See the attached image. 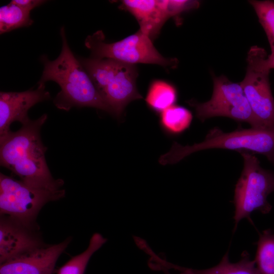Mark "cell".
<instances>
[{"instance_id": "obj_1", "label": "cell", "mask_w": 274, "mask_h": 274, "mask_svg": "<svg viewBox=\"0 0 274 274\" xmlns=\"http://www.w3.org/2000/svg\"><path fill=\"white\" fill-rule=\"evenodd\" d=\"M47 117L43 114L22 125L18 130H11L0 136V163L29 185L58 190L61 189L64 182L52 176L45 159L47 148L40 135Z\"/></svg>"}, {"instance_id": "obj_2", "label": "cell", "mask_w": 274, "mask_h": 274, "mask_svg": "<svg viewBox=\"0 0 274 274\" xmlns=\"http://www.w3.org/2000/svg\"><path fill=\"white\" fill-rule=\"evenodd\" d=\"M60 32L62 41L60 54L54 60L42 56L44 68L39 84L53 81L59 85L61 90L54 98V104L59 109L68 111L73 107H90L112 115L111 108L71 50L64 27Z\"/></svg>"}, {"instance_id": "obj_3", "label": "cell", "mask_w": 274, "mask_h": 274, "mask_svg": "<svg viewBox=\"0 0 274 274\" xmlns=\"http://www.w3.org/2000/svg\"><path fill=\"white\" fill-rule=\"evenodd\" d=\"M209 149L260 154L274 165V128H238L232 132H224L215 127L210 130L201 143L182 146L174 142L169 152L162 155L158 161L163 165L175 164L192 153Z\"/></svg>"}, {"instance_id": "obj_4", "label": "cell", "mask_w": 274, "mask_h": 274, "mask_svg": "<svg viewBox=\"0 0 274 274\" xmlns=\"http://www.w3.org/2000/svg\"><path fill=\"white\" fill-rule=\"evenodd\" d=\"M79 60L111 108L112 115L120 117L129 102L143 98L136 88L138 73L135 65L109 58Z\"/></svg>"}, {"instance_id": "obj_5", "label": "cell", "mask_w": 274, "mask_h": 274, "mask_svg": "<svg viewBox=\"0 0 274 274\" xmlns=\"http://www.w3.org/2000/svg\"><path fill=\"white\" fill-rule=\"evenodd\" d=\"M239 152L244 160V167L234 189L235 228L243 219L251 222L250 215L254 211L269 213L272 206L267 199L274 192V173L261 167L253 154L247 151Z\"/></svg>"}, {"instance_id": "obj_6", "label": "cell", "mask_w": 274, "mask_h": 274, "mask_svg": "<svg viewBox=\"0 0 274 274\" xmlns=\"http://www.w3.org/2000/svg\"><path fill=\"white\" fill-rule=\"evenodd\" d=\"M65 190H50L29 185L0 174V213L26 226L36 229V220L43 207L63 198Z\"/></svg>"}, {"instance_id": "obj_7", "label": "cell", "mask_w": 274, "mask_h": 274, "mask_svg": "<svg viewBox=\"0 0 274 274\" xmlns=\"http://www.w3.org/2000/svg\"><path fill=\"white\" fill-rule=\"evenodd\" d=\"M265 50L252 46L247 55L245 77L240 82L252 110L255 128H274V98L269 81Z\"/></svg>"}, {"instance_id": "obj_8", "label": "cell", "mask_w": 274, "mask_h": 274, "mask_svg": "<svg viewBox=\"0 0 274 274\" xmlns=\"http://www.w3.org/2000/svg\"><path fill=\"white\" fill-rule=\"evenodd\" d=\"M105 39L101 30L86 39L85 45L91 51L92 57L109 58L133 65L149 63L173 67L177 63L176 59L162 56L154 46L152 40L141 30L111 43L105 42Z\"/></svg>"}, {"instance_id": "obj_9", "label": "cell", "mask_w": 274, "mask_h": 274, "mask_svg": "<svg viewBox=\"0 0 274 274\" xmlns=\"http://www.w3.org/2000/svg\"><path fill=\"white\" fill-rule=\"evenodd\" d=\"M211 98L203 103L188 101L194 107L196 117L201 121L222 116L248 123L255 128L252 110L240 83L230 81L225 76L215 77Z\"/></svg>"}, {"instance_id": "obj_10", "label": "cell", "mask_w": 274, "mask_h": 274, "mask_svg": "<svg viewBox=\"0 0 274 274\" xmlns=\"http://www.w3.org/2000/svg\"><path fill=\"white\" fill-rule=\"evenodd\" d=\"M71 241L44 244L1 264L0 274H52L56 263Z\"/></svg>"}, {"instance_id": "obj_11", "label": "cell", "mask_w": 274, "mask_h": 274, "mask_svg": "<svg viewBox=\"0 0 274 274\" xmlns=\"http://www.w3.org/2000/svg\"><path fill=\"white\" fill-rule=\"evenodd\" d=\"M50 95L44 83L39 84L35 90L22 92H0V136L11 131L10 126L15 121L22 125L30 119L28 111L38 102L48 100Z\"/></svg>"}, {"instance_id": "obj_12", "label": "cell", "mask_w": 274, "mask_h": 274, "mask_svg": "<svg viewBox=\"0 0 274 274\" xmlns=\"http://www.w3.org/2000/svg\"><path fill=\"white\" fill-rule=\"evenodd\" d=\"M35 229L1 215L0 264L44 245Z\"/></svg>"}, {"instance_id": "obj_13", "label": "cell", "mask_w": 274, "mask_h": 274, "mask_svg": "<svg viewBox=\"0 0 274 274\" xmlns=\"http://www.w3.org/2000/svg\"><path fill=\"white\" fill-rule=\"evenodd\" d=\"M167 0H123L120 8L129 11L136 19L140 30L152 40L159 35L169 18L166 12Z\"/></svg>"}, {"instance_id": "obj_14", "label": "cell", "mask_w": 274, "mask_h": 274, "mask_svg": "<svg viewBox=\"0 0 274 274\" xmlns=\"http://www.w3.org/2000/svg\"><path fill=\"white\" fill-rule=\"evenodd\" d=\"M176 88L162 80H155L150 84L145 101L148 107L154 112L161 113L174 105L177 99Z\"/></svg>"}, {"instance_id": "obj_15", "label": "cell", "mask_w": 274, "mask_h": 274, "mask_svg": "<svg viewBox=\"0 0 274 274\" xmlns=\"http://www.w3.org/2000/svg\"><path fill=\"white\" fill-rule=\"evenodd\" d=\"M192 120V115L189 110L174 105L160 114L159 124L165 133L174 135L188 128Z\"/></svg>"}, {"instance_id": "obj_16", "label": "cell", "mask_w": 274, "mask_h": 274, "mask_svg": "<svg viewBox=\"0 0 274 274\" xmlns=\"http://www.w3.org/2000/svg\"><path fill=\"white\" fill-rule=\"evenodd\" d=\"M193 271L196 274H260L254 260L250 259L247 251L243 252L241 260L236 263L229 261L226 253L217 265L204 269H193Z\"/></svg>"}, {"instance_id": "obj_17", "label": "cell", "mask_w": 274, "mask_h": 274, "mask_svg": "<svg viewBox=\"0 0 274 274\" xmlns=\"http://www.w3.org/2000/svg\"><path fill=\"white\" fill-rule=\"evenodd\" d=\"M107 239L99 233L91 236L87 249L81 253L71 258L57 270V274H84L88 262L92 255Z\"/></svg>"}, {"instance_id": "obj_18", "label": "cell", "mask_w": 274, "mask_h": 274, "mask_svg": "<svg viewBox=\"0 0 274 274\" xmlns=\"http://www.w3.org/2000/svg\"><path fill=\"white\" fill-rule=\"evenodd\" d=\"M254 261L260 274H274V233L263 231L257 242Z\"/></svg>"}, {"instance_id": "obj_19", "label": "cell", "mask_w": 274, "mask_h": 274, "mask_svg": "<svg viewBox=\"0 0 274 274\" xmlns=\"http://www.w3.org/2000/svg\"><path fill=\"white\" fill-rule=\"evenodd\" d=\"M32 23L30 12L12 2L0 8L1 34L29 26Z\"/></svg>"}, {"instance_id": "obj_20", "label": "cell", "mask_w": 274, "mask_h": 274, "mask_svg": "<svg viewBox=\"0 0 274 274\" xmlns=\"http://www.w3.org/2000/svg\"><path fill=\"white\" fill-rule=\"evenodd\" d=\"M263 27L271 52H274V2L272 1H249Z\"/></svg>"}, {"instance_id": "obj_21", "label": "cell", "mask_w": 274, "mask_h": 274, "mask_svg": "<svg viewBox=\"0 0 274 274\" xmlns=\"http://www.w3.org/2000/svg\"><path fill=\"white\" fill-rule=\"evenodd\" d=\"M199 7L197 1L167 0L166 12L169 18L177 16L181 13Z\"/></svg>"}, {"instance_id": "obj_22", "label": "cell", "mask_w": 274, "mask_h": 274, "mask_svg": "<svg viewBox=\"0 0 274 274\" xmlns=\"http://www.w3.org/2000/svg\"><path fill=\"white\" fill-rule=\"evenodd\" d=\"M42 0H13L11 2L18 5L22 8L30 12L33 9L45 3Z\"/></svg>"}, {"instance_id": "obj_23", "label": "cell", "mask_w": 274, "mask_h": 274, "mask_svg": "<svg viewBox=\"0 0 274 274\" xmlns=\"http://www.w3.org/2000/svg\"><path fill=\"white\" fill-rule=\"evenodd\" d=\"M161 270H162L166 274H170L168 272L167 269L163 268ZM178 270L181 271V273L180 274H196L193 271V269L191 268H184L179 266Z\"/></svg>"}, {"instance_id": "obj_24", "label": "cell", "mask_w": 274, "mask_h": 274, "mask_svg": "<svg viewBox=\"0 0 274 274\" xmlns=\"http://www.w3.org/2000/svg\"><path fill=\"white\" fill-rule=\"evenodd\" d=\"M267 64L269 68H274V52H271L269 55H268L266 59Z\"/></svg>"}]
</instances>
